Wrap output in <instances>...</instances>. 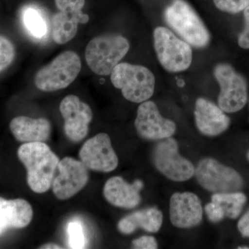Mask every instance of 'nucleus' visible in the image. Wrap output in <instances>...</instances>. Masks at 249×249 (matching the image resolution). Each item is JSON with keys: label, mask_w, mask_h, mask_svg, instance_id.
Segmentation results:
<instances>
[{"label": "nucleus", "mask_w": 249, "mask_h": 249, "mask_svg": "<svg viewBox=\"0 0 249 249\" xmlns=\"http://www.w3.org/2000/svg\"><path fill=\"white\" fill-rule=\"evenodd\" d=\"M103 195L109 204L124 209H133L141 201L139 190L121 177H113L106 181Z\"/></svg>", "instance_id": "nucleus-18"}, {"label": "nucleus", "mask_w": 249, "mask_h": 249, "mask_svg": "<svg viewBox=\"0 0 249 249\" xmlns=\"http://www.w3.org/2000/svg\"><path fill=\"white\" fill-rule=\"evenodd\" d=\"M81 67V60L75 52H62L37 71L36 86L46 92L65 89L76 79Z\"/></svg>", "instance_id": "nucleus-5"}, {"label": "nucleus", "mask_w": 249, "mask_h": 249, "mask_svg": "<svg viewBox=\"0 0 249 249\" xmlns=\"http://www.w3.org/2000/svg\"><path fill=\"white\" fill-rule=\"evenodd\" d=\"M164 18L168 25L190 45L204 48L209 45V30L186 0H173L165 8Z\"/></svg>", "instance_id": "nucleus-2"}, {"label": "nucleus", "mask_w": 249, "mask_h": 249, "mask_svg": "<svg viewBox=\"0 0 249 249\" xmlns=\"http://www.w3.org/2000/svg\"><path fill=\"white\" fill-rule=\"evenodd\" d=\"M195 119L196 127L204 135L215 137L225 132L231 120L219 106L204 98L196 101Z\"/></svg>", "instance_id": "nucleus-15"}, {"label": "nucleus", "mask_w": 249, "mask_h": 249, "mask_svg": "<svg viewBox=\"0 0 249 249\" xmlns=\"http://www.w3.org/2000/svg\"><path fill=\"white\" fill-rule=\"evenodd\" d=\"M215 7L222 12L237 14L249 6V0H213Z\"/></svg>", "instance_id": "nucleus-24"}, {"label": "nucleus", "mask_w": 249, "mask_h": 249, "mask_svg": "<svg viewBox=\"0 0 249 249\" xmlns=\"http://www.w3.org/2000/svg\"><path fill=\"white\" fill-rule=\"evenodd\" d=\"M111 82L127 101L142 103L152 97L155 89V76L147 67L121 62L111 73Z\"/></svg>", "instance_id": "nucleus-3"}, {"label": "nucleus", "mask_w": 249, "mask_h": 249, "mask_svg": "<svg viewBox=\"0 0 249 249\" xmlns=\"http://www.w3.org/2000/svg\"><path fill=\"white\" fill-rule=\"evenodd\" d=\"M153 37L157 58L167 71L178 73L191 67L193 50L188 42L163 27L156 28Z\"/></svg>", "instance_id": "nucleus-6"}, {"label": "nucleus", "mask_w": 249, "mask_h": 249, "mask_svg": "<svg viewBox=\"0 0 249 249\" xmlns=\"http://www.w3.org/2000/svg\"><path fill=\"white\" fill-rule=\"evenodd\" d=\"M162 222V213L156 208H151L137 211L123 218L118 224V229L124 235L132 234L139 228L147 232H157L161 227Z\"/></svg>", "instance_id": "nucleus-19"}, {"label": "nucleus", "mask_w": 249, "mask_h": 249, "mask_svg": "<svg viewBox=\"0 0 249 249\" xmlns=\"http://www.w3.org/2000/svg\"><path fill=\"white\" fill-rule=\"evenodd\" d=\"M205 212L207 214L209 220L213 223L220 222L225 217L224 211L220 205L213 201L205 206Z\"/></svg>", "instance_id": "nucleus-27"}, {"label": "nucleus", "mask_w": 249, "mask_h": 249, "mask_svg": "<svg viewBox=\"0 0 249 249\" xmlns=\"http://www.w3.org/2000/svg\"><path fill=\"white\" fill-rule=\"evenodd\" d=\"M11 132L18 141L24 142H44L50 137L52 126L44 118L32 119L18 116L10 124Z\"/></svg>", "instance_id": "nucleus-17"}, {"label": "nucleus", "mask_w": 249, "mask_h": 249, "mask_svg": "<svg viewBox=\"0 0 249 249\" xmlns=\"http://www.w3.org/2000/svg\"><path fill=\"white\" fill-rule=\"evenodd\" d=\"M80 160L94 171L110 173L116 169L119 159L106 133L96 134L83 144L79 152Z\"/></svg>", "instance_id": "nucleus-11"}, {"label": "nucleus", "mask_w": 249, "mask_h": 249, "mask_svg": "<svg viewBox=\"0 0 249 249\" xmlns=\"http://www.w3.org/2000/svg\"><path fill=\"white\" fill-rule=\"evenodd\" d=\"M89 16L85 14H71L60 11L52 18V36L55 43L63 45L76 36L78 24L89 21Z\"/></svg>", "instance_id": "nucleus-20"}, {"label": "nucleus", "mask_w": 249, "mask_h": 249, "mask_svg": "<svg viewBox=\"0 0 249 249\" xmlns=\"http://www.w3.org/2000/svg\"><path fill=\"white\" fill-rule=\"evenodd\" d=\"M211 200L220 205L225 217L236 219L240 216L247 202V196L240 192L215 193L211 197Z\"/></svg>", "instance_id": "nucleus-22"}, {"label": "nucleus", "mask_w": 249, "mask_h": 249, "mask_svg": "<svg viewBox=\"0 0 249 249\" xmlns=\"http://www.w3.org/2000/svg\"><path fill=\"white\" fill-rule=\"evenodd\" d=\"M247 157H248V160H249V151L248 152V154H247Z\"/></svg>", "instance_id": "nucleus-33"}, {"label": "nucleus", "mask_w": 249, "mask_h": 249, "mask_svg": "<svg viewBox=\"0 0 249 249\" xmlns=\"http://www.w3.org/2000/svg\"><path fill=\"white\" fill-rule=\"evenodd\" d=\"M139 135L147 140H163L169 138L176 132L173 121L163 117L153 101L141 103L137 109L134 122Z\"/></svg>", "instance_id": "nucleus-13"}, {"label": "nucleus", "mask_w": 249, "mask_h": 249, "mask_svg": "<svg viewBox=\"0 0 249 249\" xmlns=\"http://www.w3.org/2000/svg\"><path fill=\"white\" fill-rule=\"evenodd\" d=\"M245 28L238 36V45L241 48L249 49V6L243 11Z\"/></svg>", "instance_id": "nucleus-28"}, {"label": "nucleus", "mask_w": 249, "mask_h": 249, "mask_svg": "<svg viewBox=\"0 0 249 249\" xmlns=\"http://www.w3.org/2000/svg\"><path fill=\"white\" fill-rule=\"evenodd\" d=\"M60 111L65 121L64 130L67 138L73 142H81L88 135L92 120L93 112L89 105L75 95H68L60 103Z\"/></svg>", "instance_id": "nucleus-12"}, {"label": "nucleus", "mask_w": 249, "mask_h": 249, "mask_svg": "<svg viewBox=\"0 0 249 249\" xmlns=\"http://www.w3.org/2000/svg\"><path fill=\"white\" fill-rule=\"evenodd\" d=\"M33 209L22 199L6 200L0 197V235L9 229H22L32 220Z\"/></svg>", "instance_id": "nucleus-16"}, {"label": "nucleus", "mask_w": 249, "mask_h": 249, "mask_svg": "<svg viewBox=\"0 0 249 249\" xmlns=\"http://www.w3.org/2000/svg\"><path fill=\"white\" fill-rule=\"evenodd\" d=\"M59 175L53 178V194L60 200H66L79 193L88 182V168L81 160L65 157L58 165Z\"/></svg>", "instance_id": "nucleus-10"}, {"label": "nucleus", "mask_w": 249, "mask_h": 249, "mask_svg": "<svg viewBox=\"0 0 249 249\" xmlns=\"http://www.w3.org/2000/svg\"><path fill=\"white\" fill-rule=\"evenodd\" d=\"M40 249H62V247L60 246L55 245V244L49 243L46 244V245H44L40 247Z\"/></svg>", "instance_id": "nucleus-31"}, {"label": "nucleus", "mask_w": 249, "mask_h": 249, "mask_svg": "<svg viewBox=\"0 0 249 249\" xmlns=\"http://www.w3.org/2000/svg\"><path fill=\"white\" fill-rule=\"evenodd\" d=\"M55 3L60 11L71 14H81L85 0H55Z\"/></svg>", "instance_id": "nucleus-26"}, {"label": "nucleus", "mask_w": 249, "mask_h": 249, "mask_svg": "<svg viewBox=\"0 0 249 249\" xmlns=\"http://www.w3.org/2000/svg\"><path fill=\"white\" fill-rule=\"evenodd\" d=\"M153 160L159 171L172 181H186L193 178L196 173L193 163L180 155L178 142L171 137L157 144Z\"/></svg>", "instance_id": "nucleus-9"}, {"label": "nucleus", "mask_w": 249, "mask_h": 249, "mask_svg": "<svg viewBox=\"0 0 249 249\" xmlns=\"http://www.w3.org/2000/svg\"><path fill=\"white\" fill-rule=\"evenodd\" d=\"M69 247L70 249H84L86 245L84 229L81 223L73 221L67 228Z\"/></svg>", "instance_id": "nucleus-23"}, {"label": "nucleus", "mask_w": 249, "mask_h": 249, "mask_svg": "<svg viewBox=\"0 0 249 249\" xmlns=\"http://www.w3.org/2000/svg\"><path fill=\"white\" fill-rule=\"evenodd\" d=\"M129 50L128 40L124 36L114 34L98 36L87 46L85 60L93 73L108 76Z\"/></svg>", "instance_id": "nucleus-4"}, {"label": "nucleus", "mask_w": 249, "mask_h": 249, "mask_svg": "<svg viewBox=\"0 0 249 249\" xmlns=\"http://www.w3.org/2000/svg\"><path fill=\"white\" fill-rule=\"evenodd\" d=\"M237 249H249V247H237Z\"/></svg>", "instance_id": "nucleus-32"}, {"label": "nucleus", "mask_w": 249, "mask_h": 249, "mask_svg": "<svg viewBox=\"0 0 249 249\" xmlns=\"http://www.w3.org/2000/svg\"><path fill=\"white\" fill-rule=\"evenodd\" d=\"M21 18L28 34L34 38L42 40L48 35V20L42 10L37 6H25L21 13Z\"/></svg>", "instance_id": "nucleus-21"}, {"label": "nucleus", "mask_w": 249, "mask_h": 249, "mask_svg": "<svg viewBox=\"0 0 249 249\" xmlns=\"http://www.w3.org/2000/svg\"><path fill=\"white\" fill-rule=\"evenodd\" d=\"M18 155L27 168L31 189L36 193L48 191L60 162L58 156L44 142H25L18 149Z\"/></svg>", "instance_id": "nucleus-1"}, {"label": "nucleus", "mask_w": 249, "mask_h": 249, "mask_svg": "<svg viewBox=\"0 0 249 249\" xmlns=\"http://www.w3.org/2000/svg\"><path fill=\"white\" fill-rule=\"evenodd\" d=\"M203 209L200 199L191 192L176 193L170 197V219L175 227L189 229L202 220Z\"/></svg>", "instance_id": "nucleus-14"}, {"label": "nucleus", "mask_w": 249, "mask_h": 249, "mask_svg": "<svg viewBox=\"0 0 249 249\" xmlns=\"http://www.w3.org/2000/svg\"><path fill=\"white\" fill-rule=\"evenodd\" d=\"M214 76L220 87L218 106L224 112L241 110L248 101V85L245 77L228 63H219L214 68Z\"/></svg>", "instance_id": "nucleus-7"}, {"label": "nucleus", "mask_w": 249, "mask_h": 249, "mask_svg": "<svg viewBox=\"0 0 249 249\" xmlns=\"http://www.w3.org/2000/svg\"><path fill=\"white\" fill-rule=\"evenodd\" d=\"M134 249H156L158 248L157 240L152 236H142L132 242Z\"/></svg>", "instance_id": "nucleus-29"}, {"label": "nucleus", "mask_w": 249, "mask_h": 249, "mask_svg": "<svg viewBox=\"0 0 249 249\" xmlns=\"http://www.w3.org/2000/svg\"><path fill=\"white\" fill-rule=\"evenodd\" d=\"M15 57L14 45L6 37L0 36V72L11 65Z\"/></svg>", "instance_id": "nucleus-25"}, {"label": "nucleus", "mask_w": 249, "mask_h": 249, "mask_svg": "<svg viewBox=\"0 0 249 249\" xmlns=\"http://www.w3.org/2000/svg\"><path fill=\"white\" fill-rule=\"evenodd\" d=\"M195 175L201 186L213 193L238 192L245 185L243 178L236 170L212 158L201 160Z\"/></svg>", "instance_id": "nucleus-8"}, {"label": "nucleus", "mask_w": 249, "mask_h": 249, "mask_svg": "<svg viewBox=\"0 0 249 249\" xmlns=\"http://www.w3.org/2000/svg\"><path fill=\"white\" fill-rule=\"evenodd\" d=\"M237 229L243 237H249V209L239 220Z\"/></svg>", "instance_id": "nucleus-30"}]
</instances>
